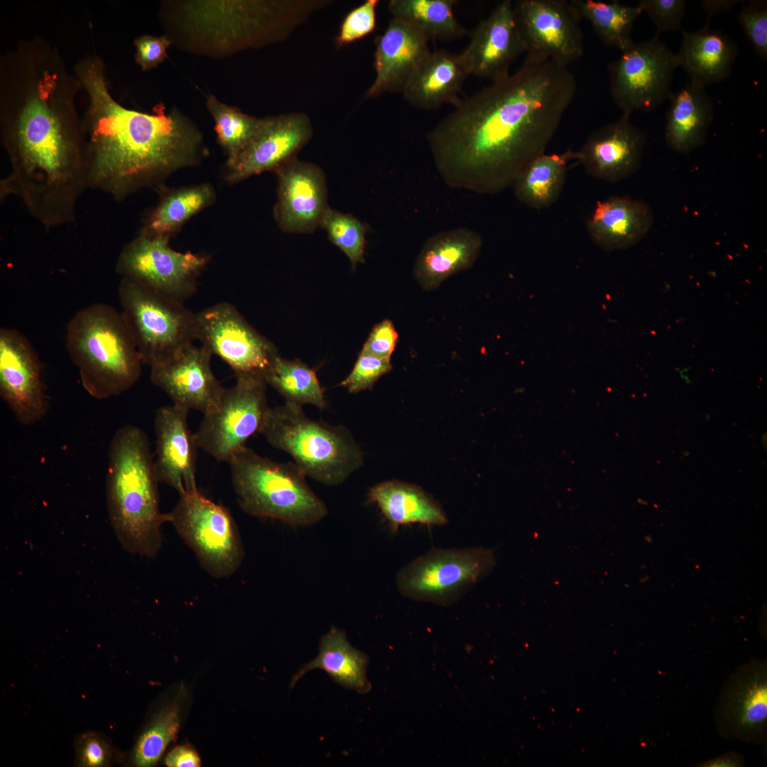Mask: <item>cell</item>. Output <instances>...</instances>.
Wrapping results in <instances>:
<instances>
[{
    "label": "cell",
    "instance_id": "83f0119b",
    "mask_svg": "<svg viewBox=\"0 0 767 767\" xmlns=\"http://www.w3.org/2000/svg\"><path fill=\"white\" fill-rule=\"evenodd\" d=\"M682 41L677 56L678 67L690 83L705 87L729 77L738 55L736 43L726 34L706 24L694 32L681 30Z\"/></svg>",
    "mask_w": 767,
    "mask_h": 767
},
{
    "label": "cell",
    "instance_id": "5b68a950",
    "mask_svg": "<svg viewBox=\"0 0 767 767\" xmlns=\"http://www.w3.org/2000/svg\"><path fill=\"white\" fill-rule=\"evenodd\" d=\"M66 348L85 390L107 399L133 386L142 360L121 312L95 303L77 312L67 327Z\"/></svg>",
    "mask_w": 767,
    "mask_h": 767
},
{
    "label": "cell",
    "instance_id": "f6af8a7d",
    "mask_svg": "<svg viewBox=\"0 0 767 767\" xmlns=\"http://www.w3.org/2000/svg\"><path fill=\"white\" fill-rule=\"evenodd\" d=\"M111 751L105 739L95 734L83 735L78 742V765L100 767L110 764Z\"/></svg>",
    "mask_w": 767,
    "mask_h": 767
},
{
    "label": "cell",
    "instance_id": "4dcf8cb0",
    "mask_svg": "<svg viewBox=\"0 0 767 767\" xmlns=\"http://www.w3.org/2000/svg\"><path fill=\"white\" fill-rule=\"evenodd\" d=\"M368 664V656L352 646L346 633L332 626L321 637L317 657L298 670L292 678L290 687L293 688L309 671L319 668L344 687L366 694L371 688L366 677Z\"/></svg>",
    "mask_w": 767,
    "mask_h": 767
},
{
    "label": "cell",
    "instance_id": "836d02e7",
    "mask_svg": "<svg viewBox=\"0 0 767 767\" xmlns=\"http://www.w3.org/2000/svg\"><path fill=\"white\" fill-rule=\"evenodd\" d=\"M455 3L454 0H391L388 9L393 18L406 22L428 41H450L467 33L455 18Z\"/></svg>",
    "mask_w": 767,
    "mask_h": 767
},
{
    "label": "cell",
    "instance_id": "d6986e66",
    "mask_svg": "<svg viewBox=\"0 0 767 767\" xmlns=\"http://www.w3.org/2000/svg\"><path fill=\"white\" fill-rule=\"evenodd\" d=\"M722 735L759 742L767 724V672L764 662H751L738 668L724 687L717 707Z\"/></svg>",
    "mask_w": 767,
    "mask_h": 767
},
{
    "label": "cell",
    "instance_id": "8d00e7d4",
    "mask_svg": "<svg viewBox=\"0 0 767 767\" xmlns=\"http://www.w3.org/2000/svg\"><path fill=\"white\" fill-rule=\"evenodd\" d=\"M184 690L178 692L156 714L140 735L133 752V763L139 767L154 766L167 746L177 736L181 720Z\"/></svg>",
    "mask_w": 767,
    "mask_h": 767
},
{
    "label": "cell",
    "instance_id": "f546056e",
    "mask_svg": "<svg viewBox=\"0 0 767 767\" xmlns=\"http://www.w3.org/2000/svg\"><path fill=\"white\" fill-rule=\"evenodd\" d=\"M369 500L376 504L393 531L413 523L441 526L448 523L439 504L420 487L399 480L373 486Z\"/></svg>",
    "mask_w": 767,
    "mask_h": 767
},
{
    "label": "cell",
    "instance_id": "5bb4252c",
    "mask_svg": "<svg viewBox=\"0 0 767 767\" xmlns=\"http://www.w3.org/2000/svg\"><path fill=\"white\" fill-rule=\"evenodd\" d=\"M196 339L228 364L236 378L264 380L277 357L274 346L229 303H219L196 313Z\"/></svg>",
    "mask_w": 767,
    "mask_h": 767
},
{
    "label": "cell",
    "instance_id": "277c9868",
    "mask_svg": "<svg viewBox=\"0 0 767 767\" xmlns=\"http://www.w3.org/2000/svg\"><path fill=\"white\" fill-rule=\"evenodd\" d=\"M159 483L146 433L126 425L111 440L106 478L111 526L122 548L153 557L162 545L161 528L168 513L159 508Z\"/></svg>",
    "mask_w": 767,
    "mask_h": 767
},
{
    "label": "cell",
    "instance_id": "30bf717a",
    "mask_svg": "<svg viewBox=\"0 0 767 767\" xmlns=\"http://www.w3.org/2000/svg\"><path fill=\"white\" fill-rule=\"evenodd\" d=\"M179 496L178 503L168 513V523L210 575L217 579L231 577L244 557L242 540L232 514L198 489Z\"/></svg>",
    "mask_w": 767,
    "mask_h": 767
},
{
    "label": "cell",
    "instance_id": "ee69618b",
    "mask_svg": "<svg viewBox=\"0 0 767 767\" xmlns=\"http://www.w3.org/2000/svg\"><path fill=\"white\" fill-rule=\"evenodd\" d=\"M134 45L136 64L143 71H148L156 67L167 58V50L172 42L165 35H143L134 39Z\"/></svg>",
    "mask_w": 767,
    "mask_h": 767
},
{
    "label": "cell",
    "instance_id": "d4e9b609",
    "mask_svg": "<svg viewBox=\"0 0 767 767\" xmlns=\"http://www.w3.org/2000/svg\"><path fill=\"white\" fill-rule=\"evenodd\" d=\"M470 75L462 53L444 50L430 52L413 72L402 94L412 106L433 110L445 104L455 106L459 93Z\"/></svg>",
    "mask_w": 767,
    "mask_h": 767
},
{
    "label": "cell",
    "instance_id": "4fadbf2b",
    "mask_svg": "<svg viewBox=\"0 0 767 767\" xmlns=\"http://www.w3.org/2000/svg\"><path fill=\"white\" fill-rule=\"evenodd\" d=\"M170 239L138 234L122 249L116 272L173 299L184 302L195 294L209 262L207 255L179 252Z\"/></svg>",
    "mask_w": 767,
    "mask_h": 767
},
{
    "label": "cell",
    "instance_id": "7dc6e473",
    "mask_svg": "<svg viewBox=\"0 0 767 767\" xmlns=\"http://www.w3.org/2000/svg\"><path fill=\"white\" fill-rule=\"evenodd\" d=\"M165 763L168 767H196L200 766V758L192 748L182 745L168 754Z\"/></svg>",
    "mask_w": 767,
    "mask_h": 767
},
{
    "label": "cell",
    "instance_id": "bcb514c9",
    "mask_svg": "<svg viewBox=\"0 0 767 767\" xmlns=\"http://www.w3.org/2000/svg\"><path fill=\"white\" fill-rule=\"evenodd\" d=\"M398 339V334L393 322L386 319L374 327L361 352L391 359Z\"/></svg>",
    "mask_w": 767,
    "mask_h": 767
},
{
    "label": "cell",
    "instance_id": "60d3db41",
    "mask_svg": "<svg viewBox=\"0 0 767 767\" xmlns=\"http://www.w3.org/2000/svg\"><path fill=\"white\" fill-rule=\"evenodd\" d=\"M739 21L754 53L767 60V1L751 0L744 4Z\"/></svg>",
    "mask_w": 767,
    "mask_h": 767
},
{
    "label": "cell",
    "instance_id": "e575fe53",
    "mask_svg": "<svg viewBox=\"0 0 767 767\" xmlns=\"http://www.w3.org/2000/svg\"><path fill=\"white\" fill-rule=\"evenodd\" d=\"M581 19H585L606 46L621 52L633 41L631 32L635 21L642 13L640 7L595 0H570Z\"/></svg>",
    "mask_w": 767,
    "mask_h": 767
},
{
    "label": "cell",
    "instance_id": "8fae6325",
    "mask_svg": "<svg viewBox=\"0 0 767 767\" xmlns=\"http://www.w3.org/2000/svg\"><path fill=\"white\" fill-rule=\"evenodd\" d=\"M677 67L676 54L658 34L633 42L608 65L612 100L624 115L653 111L673 94L671 82Z\"/></svg>",
    "mask_w": 767,
    "mask_h": 767
},
{
    "label": "cell",
    "instance_id": "52a82bcc",
    "mask_svg": "<svg viewBox=\"0 0 767 767\" xmlns=\"http://www.w3.org/2000/svg\"><path fill=\"white\" fill-rule=\"evenodd\" d=\"M228 464L237 502L246 514L299 526L327 516L326 505L295 463L277 462L246 447Z\"/></svg>",
    "mask_w": 767,
    "mask_h": 767
},
{
    "label": "cell",
    "instance_id": "8992f818",
    "mask_svg": "<svg viewBox=\"0 0 767 767\" xmlns=\"http://www.w3.org/2000/svg\"><path fill=\"white\" fill-rule=\"evenodd\" d=\"M259 433L306 476L327 486L343 483L363 464V452L345 427L312 420L300 406L269 408Z\"/></svg>",
    "mask_w": 767,
    "mask_h": 767
},
{
    "label": "cell",
    "instance_id": "1f68e13d",
    "mask_svg": "<svg viewBox=\"0 0 767 767\" xmlns=\"http://www.w3.org/2000/svg\"><path fill=\"white\" fill-rule=\"evenodd\" d=\"M159 200L143 219L139 234L148 237L170 239L193 216L212 205L216 199L213 187L208 183L169 188H156Z\"/></svg>",
    "mask_w": 767,
    "mask_h": 767
},
{
    "label": "cell",
    "instance_id": "c3c4849f",
    "mask_svg": "<svg viewBox=\"0 0 767 767\" xmlns=\"http://www.w3.org/2000/svg\"><path fill=\"white\" fill-rule=\"evenodd\" d=\"M740 1L736 0H722V1H712L705 0L701 1V5L704 10L708 15V19L707 24H709L712 16L718 13H722L730 10Z\"/></svg>",
    "mask_w": 767,
    "mask_h": 767
},
{
    "label": "cell",
    "instance_id": "7c38bea8",
    "mask_svg": "<svg viewBox=\"0 0 767 767\" xmlns=\"http://www.w3.org/2000/svg\"><path fill=\"white\" fill-rule=\"evenodd\" d=\"M236 379L233 386L224 388L216 407L203 415L194 433L198 448L227 463L246 447L250 437L259 433L270 408L263 379Z\"/></svg>",
    "mask_w": 767,
    "mask_h": 767
},
{
    "label": "cell",
    "instance_id": "2e32d148",
    "mask_svg": "<svg viewBox=\"0 0 767 767\" xmlns=\"http://www.w3.org/2000/svg\"><path fill=\"white\" fill-rule=\"evenodd\" d=\"M312 134L311 120L304 112L261 118L249 143L231 165L225 167L224 180L235 183L266 171L274 172L295 158Z\"/></svg>",
    "mask_w": 767,
    "mask_h": 767
},
{
    "label": "cell",
    "instance_id": "9a60e30c",
    "mask_svg": "<svg viewBox=\"0 0 767 767\" xmlns=\"http://www.w3.org/2000/svg\"><path fill=\"white\" fill-rule=\"evenodd\" d=\"M513 9L526 58L568 67L582 56L581 18L570 1L518 0Z\"/></svg>",
    "mask_w": 767,
    "mask_h": 767
},
{
    "label": "cell",
    "instance_id": "4316f807",
    "mask_svg": "<svg viewBox=\"0 0 767 767\" xmlns=\"http://www.w3.org/2000/svg\"><path fill=\"white\" fill-rule=\"evenodd\" d=\"M479 234L456 229L430 237L414 264V278L425 291L434 290L449 277L471 268L481 250Z\"/></svg>",
    "mask_w": 767,
    "mask_h": 767
},
{
    "label": "cell",
    "instance_id": "3957f363",
    "mask_svg": "<svg viewBox=\"0 0 767 767\" xmlns=\"http://www.w3.org/2000/svg\"><path fill=\"white\" fill-rule=\"evenodd\" d=\"M330 0L164 1L159 18L172 44L226 57L281 43Z\"/></svg>",
    "mask_w": 767,
    "mask_h": 767
},
{
    "label": "cell",
    "instance_id": "ab89813d",
    "mask_svg": "<svg viewBox=\"0 0 767 767\" xmlns=\"http://www.w3.org/2000/svg\"><path fill=\"white\" fill-rule=\"evenodd\" d=\"M379 3L378 0H366L346 15L335 39L337 48L354 43L375 30Z\"/></svg>",
    "mask_w": 767,
    "mask_h": 767
},
{
    "label": "cell",
    "instance_id": "f35d334b",
    "mask_svg": "<svg viewBox=\"0 0 767 767\" xmlns=\"http://www.w3.org/2000/svg\"><path fill=\"white\" fill-rule=\"evenodd\" d=\"M320 227L325 230L329 240L347 256L353 269L357 263L364 262L366 224L352 214L329 207Z\"/></svg>",
    "mask_w": 767,
    "mask_h": 767
},
{
    "label": "cell",
    "instance_id": "e0dca14e",
    "mask_svg": "<svg viewBox=\"0 0 767 767\" xmlns=\"http://www.w3.org/2000/svg\"><path fill=\"white\" fill-rule=\"evenodd\" d=\"M0 396L16 420L29 425L48 409L37 354L27 338L14 329H0Z\"/></svg>",
    "mask_w": 767,
    "mask_h": 767
},
{
    "label": "cell",
    "instance_id": "681fc988",
    "mask_svg": "<svg viewBox=\"0 0 767 767\" xmlns=\"http://www.w3.org/2000/svg\"><path fill=\"white\" fill-rule=\"evenodd\" d=\"M741 758L736 754H724L702 764V766H741Z\"/></svg>",
    "mask_w": 767,
    "mask_h": 767
},
{
    "label": "cell",
    "instance_id": "44dd1931",
    "mask_svg": "<svg viewBox=\"0 0 767 767\" xmlns=\"http://www.w3.org/2000/svg\"><path fill=\"white\" fill-rule=\"evenodd\" d=\"M513 4L502 1L472 31L469 43L461 52L470 75L499 81L510 75L511 63L524 53Z\"/></svg>",
    "mask_w": 767,
    "mask_h": 767
},
{
    "label": "cell",
    "instance_id": "7a4b0ae2",
    "mask_svg": "<svg viewBox=\"0 0 767 767\" xmlns=\"http://www.w3.org/2000/svg\"><path fill=\"white\" fill-rule=\"evenodd\" d=\"M74 72L88 99L82 118L87 188L121 201L140 189L163 185L170 175L207 155L202 134L177 108L167 111L161 102L147 113L117 102L99 56L79 60Z\"/></svg>",
    "mask_w": 767,
    "mask_h": 767
},
{
    "label": "cell",
    "instance_id": "74e56055",
    "mask_svg": "<svg viewBox=\"0 0 767 767\" xmlns=\"http://www.w3.org/2000/svg\"><path fill=\"white\" fill-rule=\"evenodd\" d=\"M206 106L214 121L217 141L227 156L225 167L229 166L255 135L261 118L248 115L212 94L207 97Z\"/></svg>",
    "mask_w": 767,
    "mask_h": 767
},
{
    "label": "cell",
    "instance_id": "ac0fdd59",
    "mask_svg": "<svg viewBox=\"0 0 767 767\" xmlns=\"http://www.w3.org/2000/svg\"><path fill=\"white\" fill-rule=\"evenodd\" d=\"M274 173L278 190L273 215L279 228L287 233L315 232L329 207L323 170L295 157Z\"/></svg>",
    "mask_w": 767,
    "mask_h": 767
},
{
    "label": "cell",
    "instance_id": "b9f144b4",
    "mask_svg": "<svg viewBox=\"0 0 767 767\" xmlns=\"http://www.w3.org/2000/svg\"><path fill=\"white\" fill-rule=\"evenodd\" d=\"M391 369V359L361 352L352 371L341 385L349 393H359L371 388L379 379Z\"/></svg>",
    "mask_w": 767,
    "mask_h": 767
},
{
    "label": "cell",
    "instance_id": "d590c367",
    "mask_svg": "<svg viewBox=\"0 0 767 767\" xmlns=\"http://www.w3.org/2000/svg\"><path fill=\"white\" fill-rule=\"evenodd\" d=\"M264 381L285 399V403L300 406L310 404L320 409L326 406L315 372L300 361H288L277 356Z\"/></svg>",
    "mask_w": 767,
    "mask_h": 767
},
{
    "label": "cell",
    "instance_id": "7402d4cb",
    "mask_svg": "<svg viewBox=\"0 0 767 767\" xmlns=\"http://www.w3.org/2000/svg\"><path fill=\"white\" fill-rule=\"evenodd\" d=\"M621 114L615 121L594 130L575 160L592 177L609 183L628 178L639 168L646 143L645 134Z\"/></svg>",
    "mask_w": 767,
    "mask_h": 767
},
{
    "label": "cell",
    "instance_id": "7bdbcfd3",
    "mask_svg": "<svg viewBox=\"0 0 767 767\" xmlns=\"http://www.w3.org/2000/svg\"><path fill=\"white\" fill-rule=\"evenodd\" d=\"M652 21L657 34L681 31L686 2L684 0H641L637 4Z\"/></svg>",
    "mask_w": 767,
    "mask_h": 767
},
{
    "label": "cell",
    "instance_id": "ba28073f",
    "mask_svg": "<svg viewBox=\"0 0 767 767\" xmlns=\"http://www.w3.org/2000/svg\"><path fill=\"white\" fill-rule=\"evenodd\" d=\"M118 296L143 364L166 363L196 339V313L183 302L126 278H121Z\"/></svg>",
    "mask_w": 767,
    "mask_h": 767
},
{
    "label": "cell",
    "instance_id": "484cf974",
    "mask_svg": "<svg viewBox=\"0 0 767 767\" xmlns=\"http://www.w3.org/2000/svg\"><path fill=\"white\" fill-rule=\"evenodd\" d=\"M653 214L644 202L626 196H611L596 202L587 220L592 240L607 251L634 246L650 231Z\"/></svg>",
    "mask_w": 767,
    "mask_h": 767
},
{
    "label": "cell",
    "instance_id": "9c48e42d",
    "mask_svg": "<svg viewBox=\"0 0 767 767\" xmlns=\"http://www.w3.org/2000/svg\"><path fill=\"white\" fill-rule=\"evenodd\" d=\"M496 565L494 553L482 548H435L399 569L398 592L417 601L449 606L461 599Z\"/></svg>",
    "mask_w": 767,
    "mask_h": 767
},
{
    "label": "cell",
    "instance_id": "ffe728a7",
    "mask_svg": "<svg viewBox=\"0 0 767 767\" xmlns=\"http://www.w3.org/2000/svg\"><path fill=\"white\" fill-rule=\"evenodd\" d=\"M212 355L192 344L175 359L151 366L150 380L173 404L204 415L216 407L224 390L212 370Z\"/></svg>",
    "mask_w": 767,
    "mask_h": 767
},
{
    "label": "cell",
    "instance_id": "6da1fadb",
    "mask_svg": "<svg viewBox=\"0 0 767 767\" xmlns=\"http://www.w3.org/2000/svg\"><path fill=\"white\" fill-rule=\"evenodd\" d=\"M576 91L568 67L526 58L513 74L461 99L428 133L437 170L455 187L503 191L545 153Z\"/></svg>",
    "mask_w": 767,
    "mask_h": 767
},
{
    "label": "cell",
    "instance_id": "f1b7e54d",
    "mask_svg": "<svg viewBox=\"0 0 767 767\" xmlns=\"http://www.w3.org/2000/svg\"><path fill=\"white\" fill-rule=\"evenodd\" d=\"M666 115L665 136L673 151L686 153L702 146L714 110L705 87L687 83L672 94Z\"/></svg>",
    "mask_w": 767,
    "mask_h": 767
},
{
    "label": "cell",
    "instance_id": "d6a6232c",
    "mask_svg": "<svg viewBox=\"0 0 767 767\" xmlns=\"http://www.w3.org/2000/svg\"><path fill=\"white\" fill-rule=\"evenodd\" d=\"M575 151L543 153L531 161L517 175L511 186L517 199L526 206L543 210L552 206L564 187L568 163Z\"/></svg>",
    "mask_w": 767,
    "mask_h": 767
},
{
    "label": "cell",
    "instance_id": "cb8c5ba5",
    "mask_svg": "<svg viewBox=\"0 0 767 767\" xmlns=\"http://www.w3.org/2000/svg\"><path fill=\"white\" fill-rule=\"evenodd\" d=\"M430 52L428 40L421 33L406 22L392 18L376 39V77L365 98L401 93L413 72Z\"/></svg>",
    "mask_w": 767,
    "mask_h": 767
},
{
    "label": "cell",
    "instance_id": "603a6c76",
    "mask_svg": "<svg viewBox=\"0 0 767 767\" xmlns=\"http://www.w3.org/2000/svg\"><path fill=\"white\" fill-rule=\"evenodd\" d=\"M189 410L173 404L156 410L154 418L156 477L179 495L197 489V449L187 423Z\"/></svg>",
    "mask_w": 767,
    "mask_h": 767
}]
</instances>
